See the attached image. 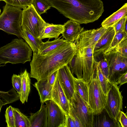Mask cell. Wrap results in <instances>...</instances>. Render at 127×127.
<instances>
[{"label": "cell", "instance_id": "1", "mask_svg": "<svg viewBox=\"0 0 127 127\" xmlns=\"http://www.w3.org/2000/svg\"><path fill=\"white\" fill-rule=\"evenodd\" d=\"M78 49L74 42L67 41L45 55L33 53L30 63V77L37 81L47 78L54 72L68 64Z\"/></svg>", "mask_w": 127, "mask_h": 127}, {"label": "cell", "instance_id": "2", "mask_svg": "<svg viewBox=\"0 0 127 127\" xmlns=\"http://www.w3.org/2000/svg\"><path fill=\"white\" fill-rule=\"evenodd\" d=\"M32 50L21 39H15L10 43L0 48V66L9 63L24 64L31 61Z\"/></svg>", "mask_w": 127, "mask_h": 127}, {"label": "cell", "instance_id": "3", "mask_svg": "<svg viewBox=\"0 0 127 127\" xmlns=\"http://www.w3.org/2000/svg\"><path fill=\"white\" fill-rule=\"evenodd\" d=\"M0 15V30L8 34L23 37L21 26L22 10L21 8L7 4L3 7Z\"/></svg>", "mask_w": 127, "mask_h": 127}, {"label": "cell", "instance_id": "4", "mask_svg": "<svg viewBox=\"0 0 127 127\" xmlns=\"http://www.w3.org/2000/svg\"><path fill=\"white\" fill-rule=\"evenodd\" d=\"M49 24L36 12L31 4L23 8L21 26L35 37L40 38L45 28Z\"/></svg>", "mask_w": 127, "mask_h": 127}, {"label": "cell", "instance_id": "5", "mask_svg": "<svg viewBox=\"0 0 127 127\" xmlns=\"http://www.w3.org/2000/svg\"><path fill=\"white\" fill-rule=\"evenodd\" d=\"M103 57L106 59L108 66L109 82L115 84L121 76L127 72V57L113 49L104 53Z\"/></svg>", "mask_w": 127, "mask_h": 127}, {"label": "cell", "instance_id": "6", "mask_svg": "<svg viewBox=\"0 0 127 127\" xmlns=\"http://www.w3.org/2000/svg\"><path fill=\"white\" fill-rule=\"evenodd\" d=\"M106 98L107 96L102 89L95 71L94 77L88 84V101L94 115H99L102 112Z\"/></svg>", "mask_w": 127, "mask_h": 127}, {"label": "cell", "instance_id": "7", "mask_svg": "<svg viewBox=\"0 0 127 127\" xmlns=\"http://www.w3.org/2000/svg\"><path fill=\"white\" fill-rule=\"evenodd\" d=\"M70 101L75 114L83 127H93L94 115L93 110L88 102L76 92Z\"/></svg>", "mask_w": 127, "mask_h": 127}, {"label": "cell", "instance_id": "8", "mask_svg": "<svg viewBox=\"0 0 127 127\" xmlns=\"http://www.w3.org/2000/svg\"><path fill=\"white\" fill-rule=\"evenodd\" d=\"M120 87L115 84H111L104 109L110 119L116 122L118 121L120 112L123 109V97Z\"/></svg>", "mask_w": 127, "mask_h": 127}, {"label": "cell", "instance_id": "9", "mask_svg": "<svg viewBox=\"0 0 127 127\" xmlns=\"http://www.w3.org/2000/svg\"><path fill=\"white\" fill-rule=\"evenodd\" d=\"M94 48L78 49L81 56L83 71L82 79L89 84L95 75L97 62L93 55Z\"/></svg>", "mask_w": 127, "mask_h": 127}, {"label": "cell", "instance_id": "10", "mask_svg": "<svg viewBox=\"0 0 127 127\" xmlns=\"http://www.w3.org/2000/svg\"><path fill=\"white\" fill-rule=\"evenodd\" d=\"M107 29L102 27L96 29L84 30L80 34L74 42L78 49L86 48H94Z\"/></svg>", "mask_w": 127, "mask_h": 127}, {"label": "cell", "instance_id": "11", "mask_svg": "<svg viewBox=\"0 0 127 127\" xmlns=\"http://www.w3.org/2000/svg\"><path fill=\"white\" fill-rule=\"evenodd\" d=\"M45 103L47 113V127H65L66 116L62 109L52 100Z\"/></svg>", "mask_w": 127, "mask_h": 127}, {"label": "cell", "instance_id": "12", "mask_svg": "<svg viewBox=\"0 0 127 127\" xmlns=\"http://www.w3.org/2000/svg\"><path fill=\"white\" fill-rule=\"evenodd\" d=\"M57 76L65 95L70 101L75 92V77L67 64L58 70Z\"/></svg>", "mask_w": 127, "mask_h": 127}, {"label": "cell", "instance_id": "13", "mask_svg": "<svg viewBox=\"0 0 127 127\" xmlns=\"http://www.w3.org/2000/svg\"><path fill=\"white\" fill-rule=\"evenodd\" d=\"M52 100L55 102L67 116L69 113V101L62 87L57 75L52 92Z\"/></svg>", "mask_w": 127, "mask_h": 127}, {"label": "cell", "instance_id": "14", "mask_svg": "<svg viewBox=\"0 0 127 127\" xmlns=\"http://www.w3.org/2000/svg\"><path fill=\"white\" fill-rule=\"evenodd\" d=\"M115 34L114 27L107 28L94 47L93 50L94 58L103 56L104 53L110 47Z\"/></svg>", "mask_w": 127, "mask_h": 127}, {"label": "cell", "instance_id": "15", "mask_svg": "<svg viewBox=\"0 0 127 127\" xmlns=\"http://www.w3.org/2000/svg\"><path fill=\"white\" fill-rule=\"evenodd\" d=\"M63 28L62 33L63 38H64L67 41L71 42H74L80 34L84 30L80 24L70 20L64 24Z\"/></svg>", "mask_w": 127, "mask_h": 127}, {"label": "cell", "instance_id": "16", "mask_svg": "<svg viewBox=\"0 0 127 127\" xmlns=\"http://www.w3.org/2000/svg\"><path fill=\"white\" fill-rule=\"evenodd\" d=\"M29 118L30 127H47V107L41 103L40 109L34 113H31Z\"/></svg>", "mask_w": 127, "mask_h": 127}, {"label": "cell", "instance_id": "17", "mask_svg": "<svg viewBox=\"0 0 127 127\" xmlns=\"http://www.w3.org/2000/svg\"><path fill=\"white\" fill-rule=\"evenodd\" d=\"M33 86L37 90L41 103H44L48 100H52V92L53 86L49 83L47 78L37 81Z\"/></svg>", "mask_w": 127, "mask_h": 127}, {"label": "cell", "instance_id": "18", "mask_svg": "<svg viewBox=\"0 0 127 127\" xmlns=\"http://www.w3.org/2000/svg\"><path fill=\"white\" fill-rule=\"evenodd\" d=\"M126 16H127V3L117 11L104 20L101 24L102 27L106 28L113 27L120 19Z\"/></svg>", "mask_w": 127, "mask_h": 127}, {"label": "cell", "instance_id": "19", "mask_svg": "<svg viewBox=\"0 0 127 127\" xmlns=\"http://www.w3.org/2000/svg\"><path fill=\"white\" fill-rule=\"evenodd\" d=\"M21 77L22 87L21 94L19 97L22 103L27 102L31 90L30 74L26 69L20 74Z\"/></svg>", "mask_w": 127, "mask_h": 127}, {"label": "cell", "instance_id": "20", "mask_svg": "<svg viewBox=\"0 0 127 127\" xmlns=\"http://www.w3.org/2000/svg\"><path fill=\"white\" fill-rule=\"evenodd\" d=\"M61 37L52 41H49V39L46 42H42L40 45L38 52L37 54L41 55H45L67 41L63 38L60 39Z\"/></svg>", "mask_w": 127, "mask_h": 127}, {"label": "cell", "instance_id": "21", "mask_svg": "<svg viewBox=\"0 0 127 127\" xmlns=\"http://www.w3.org/2000/svg\"><path fill=\"white\" fill-rule=\"evenodd\" d=\"M67 65H68V66L73 75V74H75L78 78H82V61L78 49Z\"/></svg>", "mask_w": 127, "mask_h": 127}, {"label": "cell", "instance_id": "22", "mask_svg": "<svg viewBox=\"0 0 127 127\" xmlns=\"http://www.w3.org/2000/svg\"><path fill=\"white\" fill-rule=\"evenodd\" d=\"M63 25L49 24L45 28L41 37V39L46 38L49 39L55 38L57 39L63 31Z\"/></svg>", "mask_w": 127, "mask_h": 127}, {"label": "cell", "instance_id": "23", "mask_svg": "<svg viewBox=\"0 0 127 127\" xmlns=\"http://www.w3.org/2000/svg\"><path fill=\"white\" fill-rule=\"evenodd\" d=\"M23 37L30 46L33 53H37L40 45L42 42L40 38L34 36L27 30L22 29Z\"/></svg>", "mask_w": 127, "mask_h": 127}, {"label": "cell", "instance_id": "24", "mask_svg": "<svg viewBox=\"0 0 127 127\" xmlns=\"http://www.w3.org/2000/svg\"><path fill=\"white\" fill-rule=\"evenodd\" d=\"M18 95L13 87L7 92L0 91V105L2 106L19 100Z\"/></svg>", "mask_w": 127, "mask_h": 127}, {"label": "cell", "instance_id": "25", "mask_svg": "<svg viewBox=\"0 0 127 127\" xmlns=\"http://www.w3.org/2000/svg\"><path fill=\"white\" fill-rule=\"evenodd\" d=\"M15 127H30L29 118L19 109L12 107Z\"/></svg>", "mask_w": 127, "mask_h": 127}, {"label": "cell", "instance_id": "26", "mask_svg": "<svg viewBox=\"0 0 127 127\" xmlns=\"http://www.w3.org/2000/svg\"><path fill=\"white\" fill-rule=\"evenodd\" d=\"M75 92L85 101L88 102V84L81 78L75 77Z\"/></svg>", "mask_w": 127, "mask_h": 127}, {"label": "cell", "instance_id": "27", "mask_svg": "<svg viewBox=\"0 0 127 127\" xmlns=\"http://www.w3.org/2000/svg\"><path fill=\"white\" fill-rule=\"evenodd\" d=\"M95 71L102 89L104 94L107 96L110 88L111 84L109 82L108 79L102 73L99 66L98 62H97Z\"/></svg>", "mask_w": 127, "mask_h": 127}, {"label": "cell", "instance_id": "28", "mask_svg": "<svg viewBox=\"0 0 127 127\" xmlns=\"http://www.w3.org/2000/svg\"><path fill=\"white\" fill-rule=\"evenodd\" d=\"M94 127H121L118 121L109 120L105 115L98 116L94 121Z\"/></svg>", "mask_w": 127, "mask_h": 127}, {"label": "cell", "instance_id": "29", "mask_svg": "<svg viewBox=\"0 0 127 127\" xmlns=\"http://www.w3.org/2000/svg\"><path fill=\"white\" fill-rule=\"evenodd\" d=\"M32 4L40 15L45 13L51 7L45 0H33Z\"/></svg>", "mask_w": 127, "mask_h": 127}, {"label": "cell", "instance_id": "30", "mask_svg": "<svg viewBox=\"0 0 127 127\" xmlns=\"http://www.w3.org/2000/svg\"><path fill=\"white\" fill-rule=\"evenodd\" d=\"M127 38V33L124 31L117 32L115 33L110 47L104 53L111 50L123 40Z\"/></svg>", "mask_w": 127, "mask_h": 127}, {"label": "cell", "instance_id": "31", "mask_svg": "<svg viewBox=\"0 0 127 127\" xmlns=\"http://www.w3.org/2000/svg\"><path fill=\"white\" fill-rule=\"evenodd\" d=\"M33 0H4L6 4L21 8L27 7L32 4Z\"/></svg>", "mask_w": 127, "mask_h": 127}, {"label": "cell", "instance_id": "32", "mask_svg": "<svg viewBox=\"0 0 127 127\" xmlns=\"http://www.w3.org/2000/svg\"><path fill=\"white\" fill-rule=\"evenodd\" d=\"M12 81L13 87L17 91L19 97L21 94L22 87V80L20 74H13L12 77Z\"/></svg>", "mask_w": 127, "mask_h": 127}, {"label": "cell", "instance_id": "33", "mask_svg": "<svg viewBox=\"0 0 127 127\" xmlns=\"http://www.w3.org/2000/svg\"><path fill=\"white\" fill-rule=\"evenodd\" d=\"M6 122L7 127H15L12 107L10 106L7 107L5 114Z\"/></svg>", "mask_w": 127, "mask_h": 127}, {"label": "cell", "instance_id": "34", "mask_svg": "<svg viewBox=\"0 0 127 127\" xmlns=\"http://www.w3.org/2000/svg\"><path fill=\"white\" fill-rule=\"evenodd\" d=\"M113 49L122 56L127 57V38L123 40Z\"/></svg>", "mask_w": 127, "mask_h": 127}, {"label": "cell", "instance_id": "35", "mask_svg": "<svg viewBox=\"0 0 127 127\" xmlns=\"http://www.w3.org/2000/svg\"><path fill=\"white\" fill-rule=\"evenodd\" d=\"M98 62L102 73L109 80V69L106 59L103 57Z\"/></svg>", "mask_w": 127, "mask_h": 127}, {"label": "cell", "instance_id": "36", "mask_svg": "<svg viewBox=\"0 0 127 127\" xmlns=\"http://www.w3.org/2000/svg\"><path fill=\"white\" fill-rule=\"evenodd\" d=\"M69 114L73 119L75 127H83V126L77 116L70 102L69 101Z\"/></svg>", "mask_w": 127, "mask_h": 127}, {"label": "cell", "instance_id": "37", "mask_svg": "<svg viewBox=\"0 0 127 127\" xmlns=\"http://www.w3.org/2000/svg\"><path fill=\"white\" fill-rule=\"evenodd\" d=\"M127 21V16H126L121 19L115 24L113 27L115 33L119 31H124V25Z\"/></svg>", "mask_w": 127, "mask_h": 127}, {"label": "cell", "instance_id": "38", "mask_svg": "<svg viewBox=\"0 0 127 127\" xmlns=\"http://www.w3.org/2000/svg\"><path fill=\"white\" fill-rule=\"evenodd\" d=\"M118 120L121 127H127V118L126 113L123 111H120L118 118Z\"/></svg>", "mask_w": 127, "mask_h": 127}, {"label": "cell", "instance_id": "39", "mask_svg": "<svg viewBox=\"0 0 127 127\" xmlns=\"http://www.w3.org/2000/svg\"><path fill=\"white\" fill-rule=\"evenodd\" d=\"M127 82V72L123 74L118 79L115 83L117 85H119L120 87L122 85L126 83Z\"/></svg>", "mask_w": 127, "mask_h": 127}, {"label": "cell", "instance_id": "40", "mask_svg": "<svg viewBox=\"0 0 127 127\" xmlns=\"http://www.w3.org/2000/svg\"><path fill=\"white\" fill-rule=\"evenodd\" d=\"M58 71V70L55 71L47 78L49 83L53 86L54 84L57 76Z\"/></svg>", "mask_w": 127, "mask_h": 127}, {"label": "cell", "instance_id": "41", "mask_svg": "<svg viewBox=\"0 0 127 127\" xmlns=\"http://www.w3.org/2000/svg\"><path fill=\"white\" fill-rule=\"evenodd\" d=\"M65 127H75L74 121L69 114L66 116Z\"/></svg>", "mask_w": 127, "mask_h": 127}, {"label": "cell", "instance_id": "42", "mask_svg": "<svg viewBox=\"0 0 127 127\" xmlns=\"http://www.w3.org/2000/svg\"><path fill=\"white\" fill-rule=\"evenodd\" d=\"M124 31L126 33H127V21L126 22L124 25Z\"/></svg>", "mask_w": 127, "mask_h": 127}, {"label": "cell", "instance_id": "43", "mask_svg": "<svg viewBox=\"0 0 127 127\" xmlns=\"http://www.w3.org/2000/svg\"><path fill=\"white\" fill-rule=\"evenodd\" d=\"M2 107V106H1L0 105V111H1V108Z\"/></svg>", "mask_w": 127, "mask_h": 127}, {"label": "cell", "instance_id": "44", "mask_svg": "<svg viewBox=\"0 0 127 127\" xmlns=\"http://www.w3.org/2000/svg\"><path fill=\"white\" fill-rule=\"evenodd\" d=\"M4 0H0V1H4Z\"/></svg>", "mask_w": 127, "mask_h": 127}, {"label": "cell", "instance_id": "45", "mask_svg": "<svg viewBox=\"0 0 127 127\" xmlns=\"http://www.w3.org/2000/svg\"><path fill=\"white\" fill-rule=\"evenodd\" d=\"M1 12V9H0V14Z\"/></svg>", "mask_w": 127, "mask_h": 127}]
</instances>
